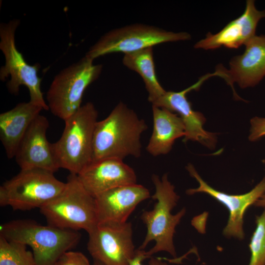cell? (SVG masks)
Here are the masks:
<instances>
[{"mask_svg":"<svg viewBox=\"0 0 265 265\" xmlns=\"http://www.w3.org/2000/svg\"><path fill=\"white\" fill-rule=\"evenodd\" d=\"M147 129L144 119L120 102L106 118L96 124L92 161L108 158L123 160L129 156L140 157L141 137Z\"/></svg>","mask_w":265,"mask_h":265,"instance_id":"6da1fadb","label":"cell"},{"mask_svg":"<svg viewBox=\"0 0 265 265\" xmlns=\"http://www.w3.org/2000/svg\"><path fill=\"white\" fill-rule=\"evenodd\" d=\"M152 181L155 188L152 198L157 202L152 210L144 211L141 215L140 218L146 225L147 233L138 249L144 250L151 241H154L155 245L148 251H145L146 259L161 251L175 258L177 253L173 237L176 228L185 214L186 210L184 208L176 214L172 213L180 197L175 191L174 186L169 181L167 174H163L161 178L153 174Z\"/></svg>","mask_w":265,"mask_h":265,"instance_id":"7a4b0ae2","label":"cell"},{"mask_svg":"<svg viewBox=\"0 0 265 265\" xmlns=\"http://www.w3.org/2000/svg\"><path fill=\"white\" fill-rule=\"evenodd\" d=\"M98 116L94 104L87 102L64 120L61 136L51 143L59 168L78 175L92 162L93 135Z\"/></svg>","mask_w":265,"mask_h":265,"instance_id":"3957f363","label":"cell"},{"mask_svg":"<svg viewBox=\"0 0 265 265\" xmlns=\"http://www.w3.org/2000/svg\"><path fill=\"white\" fill-rule=\"evenodd\" d=\"M0 235L7 240L29 246L36 265H54L80 239L76 231L42 225L29 219H18L2 224Z\"/></svg>","mask_w":265,"mask_h":265,"instance_id":"277c9868","label":"cell"},{"mask_svg":"<svg viewBox=\"0 0 265 265\" xmlns=\"http://www.w3.org/2000/svg\"><path fill=\"white\" fill-rule=\"evenodd\" d=\"M48 225L88 233L98 224L95 197L84 188L77 175L70 174L62 191L40 209Z\"/></svg>","mask_w":265,"mask_h":265,"instance_id":"5b68a950","label":"cell"},{"mask_svg":"<svg viewBox=\"0 0 265 265\" xmlns=\"http://www.w3.org/2000/svg\"><path fill=\"white\" fill-rule=\"evenodd\" d=\"M84 56L61 70L53 78L47 92L49 110L65 120L81 106L87 87L100 77L103 65Z\"/></svg>","mask_w":265,"mask_h":265,"instance_id":"8992f818","label":"cell"},{"mask_svg":"<svg viewBox=\"0 0 265 265\" xmlns=\"http://www.w3.org/2000/svg\"><path fill=\"white\" fill-rule=\"evenodd\" d=\"M54 173L32 168L21 170L0 187V205L14 210L40 209L58 195L66 183L55 178Z\"/></svg>","mask_w":265,"mask_h":265,"instance_id":"52a82bcc","label":"cell"},{"mask_svg":"<svg viewBox=\"0 0 265 265\" xmlns=\"http://www.w3.org/2000/svg\"><path fill=\"white\" fill-rule=\"evenodd\" d=\"M20 24L19 19H14L0 25V50L5 58L0 69V80L3 81L10 76L6 87L10 94L18 95L20 86L25 85L29 91V101L49 110L41 91L42 79L38 75L40 64H27L16 47L15 33Z\"/></svg>","mask_w":265,"mask_h":265,"instance_id":"ba28073f","label":"cell"},{"mask_svg":"<svg viewBox=\"0 0 265 265\" xmlns=\"http://www.w3.org/2000/svg\"><path fill=\"white\" fill-rule=\"evenodd\" d=\"M190 38V35L186 32H174L152 25L133 24L105 33L89 48L85 55L94 60L110 53L124 54L164 43Z\"/></svg>","mask_w":265,"mask_h":265,"instance_id":"9c48e42d","label":"cell"},{"mask_svg":"<svg viewBox=\"0 0 265 265\" xmlns=\"http://www.w3.org/2000/svg\"><path fill=\"white\" fill-rule=\"evenodd\" d=\"M132 224L100 223L88 233L87 249L103 265H130L136 253Z\"/></svg>","mask_w":265,"mask_h":265,"instance_id":"30bf717a","label":"cell"},{"mask_svg":"<svg viewBox=\"0 0 265 265\" xmlns=\"http://www.w3.org/2000/svg\"><path fill=\"white\" fill-rule=\"evenodd\" d=\"M186 169L190 175L199 184L198 187L186 191L188 195L197 193L208 194L224 205L228 210L229 216L223 234L226 237L242 239L244 237V215L247 209L265 193V177L250 191L238 195L229 194L215 189L209 186L199 175L194 167L188 164Z\"/></svg>","mask_w":265,"mask_h":265,"instance_id":"8fae6325","label":"cell"},{"mask_svg":"<svg viewBox=\"0 0 265 265\" xmlns=\"http://www.w3.org/2000/svg\"><path fill=\"white\" fill-rule=\"evenodd\" d=\"M213 76H215L214 73L207 74L195 84L179 92L166 91L161 97L152 104L177 113L185 127L186 135L184 142L188 140L197 141L210 149H213L215 146L216 133L207 132L204 129L206 119L201 112L192 109L186 94L199 88L205 80Z\"/></svg>","mask_w":265,"mask_h":265,"instance_id":"7c38bea8","label":"cell"},{"mask_svg":"<svg viewBox=\"0 0 265 265\" xmlns=\"http://www.w3.org/2000/svg\"><path fill=\"white\" fill-rule=\"evenodd\" d=\"M244 45V53L231 59L229 69L219 66L216 70L234 92V82L242 88L253 87L265 77V35H255Z\"/></svg>","mask_w":265,"mask_h":265,"instance_id":"4fadbf2b","label":"cell"},{"mask_svg":"<svg viewBox=\"0 0 265 265\" xmlns=\"http://www.w3.org/2000/svg\"><path fill=\"white\" fill-rule=\"evenodd\" d=\"M49 127L48 119L40 114L30 124L15 156L21 170L38 168L54 173L59 169L47 138Z\"/></svg>","mask_w":265,"mask_h":265,"instance_id":"5bb4252c","label":"cell"},{"mask_svg":"<svg viewBox=\"0 0 265 265\" xmlns=\"http://www.w3.org/2000/svg\"><path fill=\"white\" fill-rule=\"evenodd\" d=\"M150 197L149 190L137 184L118 186L98 194L95 197L98 224L127 222L137 206Z\"/></svg>","mask_w":265,"mask_h":265,"instance_id":"9a60e30c","label":"cell"},{"mask_svg":"<svg viewBox=\"0 0 265 265\" xmlns=\"http://www.w3.org/2000/svg\"><path fill=\"white\" fill-rule=\"evenodd\" d=\"M77 176L94 197L118 186L137 184L134 170L123 160L114 158L92 161Z\"/></svg>","mask_w":265,"mask_h":265,"instance_id":"2e32d148","label":"cell"},{"mask_svg":"<svg viewBox=\"0 0 265 265\" xmlns=\"http://www.w3.org/2000/svg\"><path fill=\"white\" fill-rule=\"evenodd\" d=\"M264 18L265 10H259L254 0H248L241 16L231 21L218 33H208L205 38L194 45V48L207 50L216 49L222 46L237 49L256 35L257 25Z\"/></svg>","mask_w":265,"mask_h":265,"instance_id":"e0dca14e","label":"cell"},{"mask_svg":"<svg viewBox=\"0 0 265 265\" xmlns=\"http://www.w3.org/2000/svg\"><path fill=\"white\" fill-rule=\"evenodd\" d=\"M44 109L30 101L18 104L0 114V140L8 159L15 158L20 144L34 119Z\"/></svg>","mask_w":265,"mask_h":265,"instance_id":"ac0fdd59","label":"cell"},{"mask_svg":"<svg viewBox=\"0 0 265 265\" xmlns=\"http://www.w3.org/2000/svg\"><path fill=\"white\" fill-rule=\"evenodd\" d=\"M153 130L146 146L147 151L157 157L168 153L175 141L186 135L181 117L166 108L152 105Z\"/></svg>","mask_w":265,"mask_h":265,"instance_id":"d6986e66","label":"cell"},{"mask_svg":"<svg viewBox=\"0 0 265 265\" xmlns=\"http://www.w3.org/2000/svg\"><path fill=\"white\" fill-rule=\"evenodd\" d=\"M122 63L141 76L148 93V100L152 104L165 93L156 75L153 47L124 54Z\"/></svg>","mask_w":265,"mask_h":265,"instance_id":"ffe728a7","label":"cell"},{"mask_svg":"<svg viewBox=\"0 0 265 265\" xmlns=\"http://www.w3.org/2000/svg\"><path fill=\"white\" fill-rule=\"evenodd\" d=\"M0 265H36L27 245L9 240L0 235Z\"/></svg>","mask_w":265,"mask_h":265,"instance_id":"44dd1931","label":"cell"},{"mask_svg":"<svg viewBox=\"0 0 265 265\" xmlns=\"http://www.w3.org/2000/svg\"><path fill=\"white\" fill-rule=\"evenodd\" d=\"M256 217V229L250 238L251 253L248 265H265V208Z\"/></svg>","mask_w":265,"mask_h":265,"instance_id":"7402d4cb","label":"cell"},{"mask_svg":"<svg viewBox=\"0 0 265 265\" xmlns=\"http://www.w3.org/2000/svg\"><path fill=\"white\" fill-rule=\"evenodd\" d=\"M54 265H91L87 257L82 253L68 251L56 261Z\"/></svg>","mask_w":265,"mask_h":265,"instance_id":"603a6c76","label":"cell"},{"mask_svg":"<svg viewBox=\"0 0 265 265\" xmlns=\"http://www.w3.org/2000/svg\"><path fill=\"white\" fill-rule=\"evenodd\" d=\"M250 124L249 140L255 141L265 136V118L254 117Z\"/></svg>","mask_w":265,"mask_h":265,"instance_id":"cb8c5ba5","label":"cell"},{"mask_svg":"<svg viewBox=\"0 0 265 265\" xmlns=\"http://www.w3.org/2000/svg\"><path fill=\"white\" fill-rule=\"evenodd\" d=\"M145 250L137 249L134 257L130 262V265H143L142 262L146 259L145 255ZM148 265H168V264L161 259L151 257L148 263Z\"/></svg>","mask_w":265,"mask_h":265,"instance_id":"d4e9b609","label":"cell"},{"mask_svg":"<svg viewBox=\"0 0 265 265\" xmlns=\"http://www.w3.org/2000/svg\"><path fill=\"white\" fill-rule=\"evenodd\" d=\"M258 207L265 208V193L254 204Z\"/></svg>","mask_w":265,"mask_h":265,"instance_id":"484cf974","label":"cell"},{"mask_svg":"<svg viewBox=\"0 0 265 265\" xmlns=\"http://www.w3.org/2000/svg\"><path fill=\"white\" fill-rule=\"evenodd\" d=\"M93 265H103L97 261H94V263Z\"/></svg>","mask_w":265,"mask_h":265,"instance_id":"4316f807","label":"cell"}]
</instances>
